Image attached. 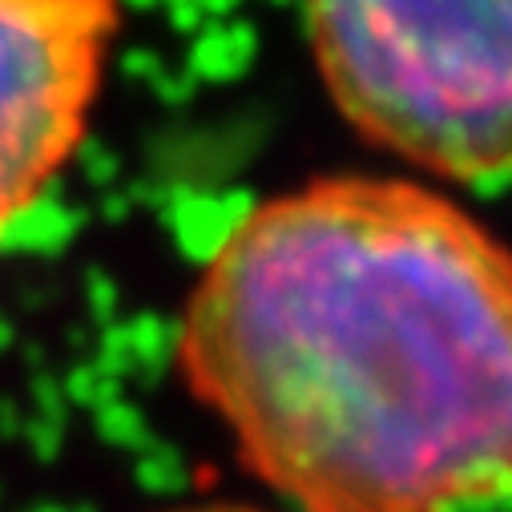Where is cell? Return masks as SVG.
<instances>
[{"label":"cell","mask_w":512,"mask_h":512,"mask_svg":"<svg viewBox=\"0 0 512 512\" xmlns=\"http://www.w3.org/2000/svg\"><path fill=\"white\" fill-rule=\"evenodd\" d=\"M166 512H267V508H254V504H238V500H198V504H178Z\"/></svg>","instance_id":"obj_4"},{"label":"cell","mask_w":512,"mask_h":512,"mask_svg":"<svg viewBox=\"0 0 512 512\" xmlns=\"http://www.w3.org/2000/svg\"><path fill=\"white\" fill-rule=\"evenodd\" d=\"M174 363L295 512L512 496V250L408 178H315L202 263Z\"/></svg>","instance_id":"obj_1"},{"label":"cell","mask_w":512,"mask_h":512,"mask_svg":"<svg viewBox=\"0 0 512 512\" xmlns=\"http://www.w3.org/2000/svg\"><path fill=\"white\" fill-rule=\"evenodd\" d=\"M121 0H0V242L85 142Z\"/></svg>","instance_id":"obj_3"},{"label":"cell","mask_w":512,"mask_h":512,"mask_svg":"<svg viewBox=\"0 0 512 512\" xmlns=\"http://www.w3.org/2000/svg\"><path fill=\"white\" fill-rule=\"evenodd\" d=\"M319 77L371 146L512 182V0H303Z\"/></svg>","instance_id":"obj_2"}]
</instances>
